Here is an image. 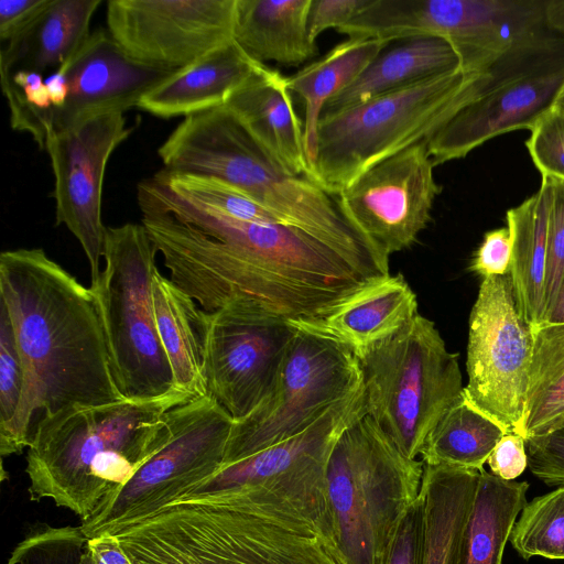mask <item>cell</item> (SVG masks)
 <instances>
[{
    "label": "cell",
    "mask_w": 564,
    "mask_h": 564,
    "mask_svg": "<svg viewBox=\"0 0 564 564\" xmlns=\"http://www.w3.org/2000/svg\"><path fill=\"white\" fill-rule=\"evenodd\" d=\"M553 107L564 113V85L562 86Z\"/></svg>",
    "instance_id": "681fc988"
},
{
    "label": "cell",
    "mask_w": 564,
    "mask_h": 564,
    "mask_svg": "<svg viewBox=\"0 0 564 564\" xmlns=\"http://www.w3.org/2000/svg\"><path fill=\"white\" fill-rule=\"evenodd\" d=\"M563 424H564V423H563ZM563 424H562V425H563ZM558 427H560V426H558Z\"/></svg>",
    "instance_id": "f907efd6"
},
{
    "label": "cell",
    "mask_w": 564,
    "mask_h": 564,
    "mask_svg": "<svg viewBox=\"0 0 564 564\" xmlns=\"http://www.w3.org/2000/svg\"><path fill=\"white\" fill-rule=\"evenodd\" d=\"M533 349L524 414V440L564 423V323L532 328Z\"/></svg>",
    "instance_id": "d6a6232c"
},
{
    "label": "cell",
    "mask_w": 564,
    "mask_h": 564,
    "mask_svg": "<svg viewBox=\"0 0 564 564\" xmlns=\"http://www.w3.org/2000/svg\"><path fill=\"white\" fill-rule=\"evenodd\" d=\"M549 14L552 25L564 32V0H550Z\"/></svg>",
    "instance_id": "7dc6e473"
},
{
    "label": "cell",
    "mask_w": 564,
    "mask_h": 564,
    "mask_svg": "<svg viewBox=\"0 0 564 564\" xmlns=\"http://www.w3.org/2000/svg\"><path fill=\"white\" fill-rule=\"evenodd\" d=\"M145 227H108L96 296L113 376L127 399L163 395L174 389L171 367L154 317L152 284L155 253Z\"/></svg>",
    "instance_id": "30bf717a"
},
{
    "label": "cell",
    "mask_w": 564,
    "mask_h": 564,
    "mask_svg": "<svg viewBox=\"0 0 564 564\" xmlns=\"http://www.w3.org/2000/svg\"><path fill=\"white\" fill-rule=\"evenodd\" d=\"M58 70L65 75L67 96L50 115L48 135L95 115L137 107L144 94L174 72L133 61L107 29L91 32Z\"/></svg>",
    "instance_id": "ffe728a7"
},
{
    "label": "cell",
    "mask_w": 564,
    "mask_h": 564,
    "mask_svg": "<svg viewBox=\"0 0 564 564\" xmlns=\"http://www.w3.org/2000/svg\"><path fill=\"white\" fill-rule=\"evenodd\" d=\"M295 328L264 398L249 414L234 420L221 466L302 432L361 388L358 359L350 348Z\"/></svg>",
    "instance_id": "8fae6325"
},
{
    "label": "cell",
    "mask_w": 564,
    "mask_h": 564,
    "mask_svg": "<svg viewBox=\"0 0 564 564\" xmlns=\"http://www.w3.org/2000/svg\"><path fill=\"white\" fill-rule=\"evenodd\" d=\"M141 195V224L170 280L207 313L239 304L289 322L308 321L390 274L299 228L206 209L156 176L142 183Z\"/></svg>",
    "instance_id": "6da1fadb"
},
{
    "label": "cell",
    "mask_w": 564,
    "mask_h": 564,
    "mask_svg": "<svg viewBox=\"0 0 564 564\" xmlns=\"http://www.w3.org/2000/svg\"><path fill=\"white\" fill-rule=\"evenodd\" d=\"M546 323H564V281L555 307Z\"/></svg>",
    "instance_id": "c3c4849f"
},
{
    "label": "cell",
    "mask_w": 564,
    "mask_h": 564,
    "mask_svg": "<svg viewBox=\"0 0 564 564\" xmlns=\"http://www.w3.org/2000/svg\"><path fill=\"white\" fill-rule=\"evenodd\" d=\"M121 111L91 116L50 134L44 150L54 174L56 225L79 241L90 265L91 284L101 273L107 228L101 218L106 167L113 151L132 129Z\"/></svg>",
    "instance_id": "ac0fdd59"
},
{
    "label": "cell",
    "mask_w": 564,
    "mask_h": 564,
    "mask_svg": "<svg viewBox=\"0 0 564 564\" xmlns=\"http://www.w3.org/2000/svg\"><path fill=\"white\" fill-rule=\"evenodd\" d=\"M170 172L227 182L299 228L361 263L389 270L341 210L336 195L283 169L226 105L185 117L158 150Z\"/></svg>",
    "instance_id": "5b68a950"
},
{
    "label": "cell",
    "mask_w": 564,
    "mask_h": 564,
    "mask_svg": "<svg viewBox=\"0 0 564 564\" xmlns=\"http://www.w3.org/2000/svg\"><path fill=\"white\" fill-rule=\"evenodd\" d=\"M206 319L208 395L239 420L269 391L296 328L238 304L206 312Z\"/></svg>",
    "instance_id": "d6986e66"
},
{
    "label": "cell",
    "mask_w": 564,
    "mask_h": 564,
    "mask_svg": "<svg viewBox=\"0 0 564 564\" xmlns=\"http://www.w3.org/2000/svg\"><path fill=\"white\" fill-rule=\"evenodd\" d=\"M364 415L361 386L302 432L221 466L178 499L243 492L291 506L333 531L326 482L329 458L340 434Z\"/></svg>",
    "instance_id": "4fadbf2b"
},
{
    "label": "cell",
    "mask_w": 564,
    "mask_h": 564,
    "mask_svg": "<svg viewBox=\"0 0 564 564\" xmlns=\"http://www.w3.org/2000/svg\"><path fill=\"white\" fill-rule=\"evenodd\" d=\"M512 258V238L507 228L486 232L476 250L469 270L484 278L509 274Z\"/></svg>",
    "instance_id": "b9f144b4"
},
{
    "label": "cell",
    "mask_w": 564,
    "mask_h": 564,
    "mask_svg": "<svg viewBox=\"0 0 564 564\" xmlns=\"http://www.w3.org/2000/svg\"><path fill=\"white\" fill-rule=\"evenodd\" d=\"M389 43L377 39H347L288 77L290 91L297 94L305 104L303 131L310 167L316 155L317 128L325 105L348 87Z\"/></svg>",
    "instance_id": "f546056e"
},
{
    "label": "cell",
    "mask_w": 564,
    "mask_h": 564,
    "mask_svg": "<svg viewBox=\"0 0 564 564\" xmlns=\"http://www.w3.org/2000/svg\"><path fill=\"white\" fill-rule=\"evenodd\" d=\"M505 433L462 392L429 433L421 460L425 465L480 471Z\"/></svg>",
    "instance_id": "1f68e13d"
},
{
    "label": "cell",
    "mask_w": 564,
    "mask_h": 564,
    "mask_svg": "<svg viewBox=\"0 0 564 564\" xmlns=\"http://www.w3.org/2000/svg\"><path fill=\"white\" fill-rule=\"evenodd\" d=\"M193 399L174 388L155 398L43 415L26 455L30 500L52 499L87 519L165 443L169 412Z\"/></svg>",
    "instance_id": "277c9868"
},
{
    "label": "cell",
    "mask_w": 564,
    "mask_h": 564,
    "mask_svg": "<svg viewBox=\"0 0 564 564\" xmlns=\"http://www.w3.org/2000/svg\"><path fill=\"white\" fill-rule=\"evenodd\" d=\"M225 105L283 169L293 175L311 177L303 126L293 107L288 77L258 64Z\"/></svg>",
    "instance_id": "44dd1931"
},
{
    "label": "cell",
    "mask_w": 564,
    "mask_h": 564,
    "mask_svg": "<svg viewBox=\"0 0 564 564\" xmlns=\"http://www.w3.org/2000/svg\"><path fill=\"white\" fill-rule=\"evenodd\" d=\"M80 564H132L118 539L109 533L90 538L85 544Z\"/></svg>",
    "instance_id": "bcb514c9"
},
{
    "label": "cell",
    "mask_w": 564,
    "mask_h": 564,
    "mask_svg": "<svg viewBox=\"0 0 564 564\" xmlns=\"http://www.w3.org/2000/svg\"><path fill=\"white\" fill-rule=\"evenodd\" d=\"M490 78L456 69L322 116L312 180L336 195L377 162L427 141Z\"/></svg>",
    "instance_id": "8992f818"
},
{
    "label": "cell",
    "mask_w": 564,
    "mask_h": 564,
    "mask_svg": "<svg viewBox=\"0 0 564 564\" xmlns=\"http://www.w3.org/2000/svg\"><path fill=\"white\" fill-rule=\"evenodd\" d=\"M491 474L514 480L528 467L525 440L516 433H505L487 460Z\"/></svg>",
    "instance_id": "f6af8a7d"
},
{
    "label": "cell",
    "mask_w": 564,
    "mask_h": 564,
    "mask_svg": "<svg viewBox=\"0 0 564 564\" xmlns=\"http://www.w3.org/2000/svg\"><path fill=\"white\" fill-rule=\"evenodd\" d=\"M490 72L488 85L427 140L434 166L497 135L531 130L553 108L564 85V32L514 51Z\"/></svg>",
    "instance_id": "5bb4252c"
},
{
    "label": "cell",
    "mask_w": 564,
    "mask_h": 564,
    "mask_svg": "<svg viewBox=\"0 0 564 564\" xmlns=\"http://www.w3.org/2000/svg\"><path fill=\"white\" fill-rule=\"evenodd\" d=\"M424 463L404 456L367 415L337 440L327 468L336 541L349 564H386L399 527L417 500Z\"/></svg>",
    "instance_id": "52a82bcc"
},
{
    "label": "cell",
    "mask_w": 564,
    "mask_h": 564,
    "mask_svg": "<svg viewBox=\"0 0 564 564\" xmlns=\"http://www.w3.org/2000/svg\"><path fill=\"white\" fill-rule=\"evenodd\" d=\"M509 541L524 560H564V486L527 502Z\"/></svg>",
    "instance_id": "e575fe53"
},
{
    "label": "cell",
    "mask_w": 564,
    "mask_h": 564,
    "mask_svg": "<svg viewBox=\"0 0 564 564\" xmlns=\"http://www.w3.org/2000/svg\"><path fill=\"white\" fill-rule=\"evenodd\" d=\"M530 131L525 145L541 175L564 181V113L553 107Z\"/></svg>",
    "instance_id": "f35d334b"
},
{
    "label": "cell",
    "mask_w": 564,
    "mask_h": 564,
    "mask_svg": "<svg viewBox=\"0 0 564 564\" xmlns=\"http://www.w3.org/2000/svg\"><path fill=\"white\" fill-rule=\"evenodd\" d=\"M237 0H110L107 30L133 61L176 70L234 41Z\"/></svg>",
    "instance_id": "e0dca14e"
},
{
    "label": "cell",
    "mask_w": 564,
    "mask_h": 564,
    "mask_svg": "<svg viewBox=\"0 0 564 564\" xmlns=\"http://www.w3.org/2000/svg\"><path fill=\"white\" fill-rule=\"evenodd\" d=\"M24 387V370L13 328L0 304V430L14 419Z\"/></svg>",
    "instance_id": "8d00e7d4"
},
{
    "label": "cell",
    "mask_w": 564,
    "mask_h": 564,
    "mask_svg": "<svg viewBox=\"0 0 564 564\" xmlns=\"http://www.w3.org/2000/svg\"><path fill=\"white\" fill-rule=\"evenodd\" d=\"M427 141L371 165L336 194L344 214L386 259L410 248L431 220L441 187Z\"/></svg>",
    "instance_id": "2e32d148"
},
{
    "label": "cell",
    "mask_w": 564,
    "mask_h": 564,
    "mask_svg": "<svg viewBox=\"0 0 564 564\" xmlns=\"http://www.w3.org/2000/svg\"><path fill=\"white\" fill-rule=\"evenodd\" d=\"M550 0H371L349 23L358 39L446 41L467 74L489 72L556 29Z\"/></svg>",
    "instance_id": "9c48e42d"
},
{
    "label": "cell",
    "mask_w": 564,
    "mask_h": 564,
    "mask_svg": "<svg viewBox=\"0 0 564 564\" xmlns=\"http://www.w3.org/2000/svg\"><path fill=\"white\" fill-rule=\"evenodd\" d=\"M169 423L160 449L82 521L88 539L154 513L221 467L234 419L214 398L207 394L175 406Z\"/></svg>",
    "instance_id": "7c38bea8"
},
{
    "label": "cell",
    "mask_w": 564,
    "mask_h": 564,
    "mask_svg": "<svg viewBox=\"0 0 564 564\" xmlns=\"http://www.w3.org/2000/svg\"><path fill=\"white\" fill-rule=\"evenodd\" d=\"M311 2L237 0L232 40L257 63L299 66L318 52L308 35Z\"/></svg>",
    "instance_id": "cb8c5ba5"
},
{
    "label": "cell",
    "mask_w": 564,
    "mask_h": 564,
    "mask_svg": "<svg viewBox=\"0 0 564 564\" xmlns=\"http://www.w3.org/2000/svg\"><path fill=\"white\" fill-rule=\"evenodd\" d=\"M416 314V295L398 273L366 285L319 317L290 323L332 338L356 355L395 333Z\"/></svg>",
    "instance_id": "7402d4cb"
},
{
    "label": "cell",
    "mask_w": 564,
    "mask_h": 564,
    "mask_svg": "<svg viewBox=\"0 0 564 564\" xmlns=\"http://www.w3.org/2000/svg\"><path fill=\"white\" fill-rule=\"evenodd\" d=\"M549 178L552 184V193L547 227L544 323L547 322L555 307L564 281V181Z\"/></svg>",
    "instance_id": "74e56055"
},
{
    "label": "cell",
    "mask_w": 564,
    "mask_h": 564,
    "mask_svg": "<svg viewBox=\"0 0 564 564\" xmlns=\"http://www.w3.org/2000/svg\"><path fill=\"white\" fill-rule=\"evenodd\" d=\"M101 0H53L24 34L0 52V73L18 69L43 74L63 66L90 35L93 15Z\"/></svg>",
    "instance_id": "f1b7e54d"
},
{
    "label": "cell",
    "mask_w": 564,
    "mask_h": 564,
    "mask_svg": "<svg viewBox=\"0 0 564 564\" xmlns=\"http://www.w3.org/2000/svg\"><path fill=\"white\" fill-rule=\"evenodd\" d=\"M551 180L542 176L540 188L507 212L512 238L509 276L518 306L532 328L544 323L547 227Z\"/></svg>",
    "instance_id": "4316f807"
},
{
    "label": "cell",
    "mask_w": 564,
    "mask_h": 564,
    "mask_svg": "<svg viewBox=\"0 0 564 564\" xmlns=\"http://www.w3.org/2000/svg\"><path fill=\"white\" fill-rule=\"evenodd\" d=\"M156 176L173 193L206 209L242 221L286 225L245 191L221 180L166 170Z\"/></svg>",
    "instance_id": "836d02e7"
},
{
    "label": "cell",
    "mask_w": 564,
    "mask_h": 564,
    "mask_svg": "<svg viewBox=\"0 0 564 564\" xmlns=\"http://www.w3.org/2000/svg\"><path fill=\"white\" fill-rule=\"evenodd\" d=\"M88 538L82 527L32 525L7 564H80Z\"/></svg>",
    "instance_id": "d590c367"
},
{
    "label": "cell",
    "mask_w": 564,
    "mask_h": 564,
    "mask_svg": "<svg viewBox=\"0 0 564 564\" xmlns=\"http://www.w3.org/2000/svg\"><path fill=\"white\" fill-rule=\"evenodd\" d=\"M0 299L9 315L24 370L12 422L0 430V453L31 443L32 417L70 406L120 401L100 310L90 288L41 248L0 256Z\"/></svg>",
    "instance_id": "7a4b0ae2"
},
{
    "label": "cell",
    "mask_w": 564,
    "mask_h": 564,
    "mask_svg": "<svg viewBox=\"0 0 564 564\" xmlns=\"http://www.w3.org/2000/svg\"><path fill=\"white\" fill-rule=\"evenodd\" d=\"M403 41L388 51L383 50L348 87L330 98L322 116L361 105L420 80L460 69L458 56L446 41L432 36Z\"/></svg>",
    "instance_id": "484cf974"
},
{
    "label": "cell",
    "mask_w": 564,
    "mask_h": 564,
    "mask_svg": "<svg viewBox=\"0 0 564 564\" xmlns=\"http://www.w3.org/2000/svg\"><path fill=\"white\" fill-rule=\"evenodd\" d=\"M152 294L156 329L174 387L194 399L207 395L206 312L159 270L153 276Z\"/></svg>",
    "instance_id": "d4e9b609"
},
{
    "label": "cell",
    "mask_w": 564,
    "mask_h": 564,
    "mask_svg": "<svg viewBox=\"0 0 564 564\" xmlns=\"http://www.w3.org/2000/svg\"><path fill=\"white\" fill-rule=\"evenodd\" d=\"M528 489L527 481L503 480L485 469L479 471L457 564H501L513 524L527 505Z\"/></svg>",
    "instance_id": "4dcf8cb0"
},
{
    "label": "cell",
    "mask_w": 564,
    "mask_h": 564,
    "mask_svg": "<svg viewBox=\"0 0 564 564\" xmlns=\"http://www.w3.org/2000/svg\"><path fill=\"white\" fill-rule=\"evenodd\" d=\"M478 480V470L424 464L423 564H457Z\"/></svg>",
    "instance_id": "83f0119b"
},
{
    "label": "cell",
    "mask_w": 564,
    "mask_h": 564,
    "mask_svg": "<svg viewBox=\"0 0 564 564\" xmlns=\"http://www.w3.org/2000/svg\"><path fill=\"white\" fill-rule=\"evenodd\" d=\"M356 357L366 415L404 456L416 459L433 426L464 390L458 354L446 348L431 319L416 314Z\"/></svg>",
    "instance_id": "ba28073f"
},
{
    "label": "cell",
    "mask_w": 564,
    "mask_h": 564,
    "mask_svg": "<svg viewBox=\"0 0 564 564\" xmlns=\"http://www.w3.org/2000/svg\"><path fill=\"white\" fill-rule=\"evenodd\" d=\"M258 64L231 41L174 70L144 94L137 108L169 119L223 106Z\"/></svg>",
    "instance_id": "603a6c76"
},
{
    "label": "cell",
    "mask_w": 564,
    "mask_h": 564,
    "mask_svg": "<svg viewBox=\"0 0 564 564\" xmlns=\"http://www.w3.org/2000/svg\"><path fill=\"white\" fill-rule=\"evenodd\" d=\"M424 514L419 496L404 516L386 564H423Z\"/></svg>",
    "instance_id": "60d3db41"
},
{
    "label": "cell",
    "mask_w": 564,
    "mask_h": 564,
    "mask_svg": "<svg viewBox=\"0 0 564 564\" xmlns=\"http://www.w3.org/2000/svg\"><path fill=\"white\" fill-rule=\"evenodd\" d=\"M528 467L547 486H564V424L525 440Z\"/></svg>",
    "instance_id": "ab89813d"
},
{
    "label": "cell",
    "mask_w": 564,
    "mask_h": 564,
    "mask_svg": "<svg viewBox=\"0 0 564 564\" xmlns=\"http://www.w3.org/2000/svg\"><path fill=\"white\" fill-rule=\"evenodd\" d=\"M53 0H1L0 39L8 43L31 29Z\"/></svg>",
    "instance_id": "ee69618b"
},
{
    "label": "cell",
    "mask_w": 564,
    "mask_h": 564,
    "mask_svg": "<svg viewBox=\"0 0 564 564\" xmlns=\"http://www.w3.org/2000/svg\"><path fill=\"white\" fill-rule=\"evenodd\" d=\"M370 0H312L308 12V35L313 42L328 29L338 31L350 22Z\"/></svg>",
    "instance_id": "7bdbcfd3"
},
{
    "label": "cell",
    "mask_w": 564,
    "mask_h": 564,
    "mask_svg": "<svg viewBox=\"0 0 564 564\" xmlns=\"http://www.w3.org/2000/svg\"><path fill=\"white\" fill-rule=\"evenodd\" d=\"M532 327L509 274L484 278L469 317L464 395L507 433L524 438Z\"/></svg>",
    "instance_id": "9a60e30c"
},
{
    "label": "cell",
    "mask_w": 564,
    "mask_h": 564,
    "mask_svg": "<svg viewBox=\"0 0 564 564\" xmlns=\"http://www.w3.org/2000/svg\"><path fill=\"white\" fill-rule=\"evenodd\" d=\"M111 534L132 564H349L333 531L242 492L177 499Z\"/></svg>",
    "instance_id": "3957f363"
}]
</instances>
